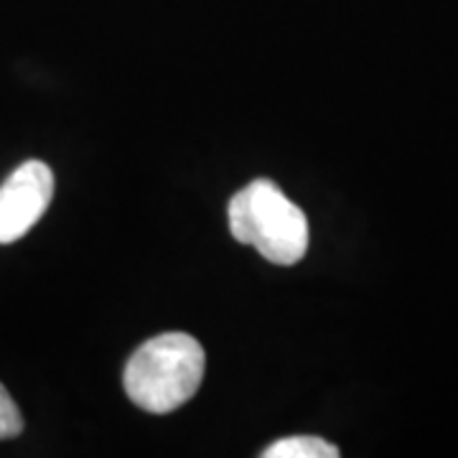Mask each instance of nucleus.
<instances>
[{
  "label": "nucleus",
  "instance_id": "7ed1b4c3",
  "mask_svg": "<svg viewBox=\"0 0 458 458\" xmlns=\"http://www.w3.org/2000/svg\"><path fill=\"white\" fill-rule=\"evenodd\" d=\"M54 197V174L44 161L21 164L0 186V245L21 240L44 216Z\"/></svg>",
  "mask_w": 458,
  "mask_h": 458
},
{
  "label": "nucleus",
  "instance_id": "39448f33",
  "mask_svg": "<svg viewBox=\"0 0 458 458\" xmlns=\"http://www.w3.org/2000/svg\"><path fill=\"white\" fill-rule=\"evenodd\" d=\"M23 430V418H21V410L13 403V397L8 394V390L0 385V441H8V438H16Z\"/></svg>",
  "mask_w": 458,
  "mask_h": 458
},
{
  "label": "nucleus",
  "instance_id": "f257e3e1",
  "mask_svg": "<svg viewBox=\"0 0 458 458\" xmlns=\"http://www.w3.org/2000/svg\"><path fill=\"white\" fill-rule=\"evenodd\" d=\"M201 344L181 331L146 342L125 367V393L148 412H174L197 394L204 377Z\"/></svg>",
  "mask_w": 458,
  "mask_h": 458
},
{
  "label": "nucleus",
  "instance_id": "20e7f679",
  "mask_svg": "<svg viewBox=\"0 0 458 458\" xmlns=\"http://www.w3.org/2000/svg\"><path fill=\"white\" fill-rule=\"evenodd\" d=\"M262 458H339V448L318 436H295L273 443Z\"/></svg>",
  "mask_w": 458,
  "mask_h": 458
},
{
  "label": "nucleus",
  "instance_id": "f03ea898",
  "mask_svg": "<svg viewBox=\"0 0 458 458\" xmlns=\"http://www.w3.org/2000/svg\"><path fill=\"white\" fill-rule=\"evenodd\" d=\"M229 232L276 265H295L309 250L306 214L267 179L252 181L232 197Z\"/></svg>",
  "mask_w": 458,
  "mask_h": 458
}]
</instances>
